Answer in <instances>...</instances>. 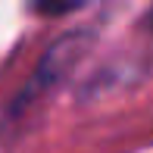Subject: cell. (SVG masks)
<instances>
[{
  "label": "cell",
  "mask_w": 153,
  "mask_h": 153,
  "mask_svg": "<svg viewBox=\"0 0 153 153\" xmlns=\"http://www.w3.org/2000/svg\"><path fill=\"white\" fill-rule=\"evenodd\" d=\"M31 3L41 16H66V13L78 10L81 0H31Z\"/></svg>",
  "instance_id": "obj_1"
}]
</instances>
